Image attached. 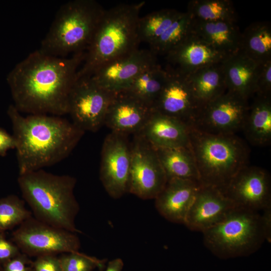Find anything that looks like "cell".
Segmentation results:
<instances>
[{"instance_id":"1","label":"cell","mask_w":271,"mask_h":271,"mask_svg":"<svg viewBox=\"0 0 271 271\" xmlns=\"http://www.w3.org/2000/svg\"><path fill=\"white\" fill-rule=\"evenodd\" d=\"M85 54L59 57L40 50L30 54L7 78L15 107L30 114H68L69 94Z\"/></svg>"},{"instance_id":"2","label":"cell","mask_w":271,"mask_h":271,"mask_svg":"<svg viewBox=\"0 0 271 271\" xmlns=\"http://www.w3.org/2000/svg\"><path fill=\"white\" fill-rule=\"evenodd\" d=\"M7 113L16 142L19 174L55 165L67 158L84 131L59 116H23L11 104Z\"/></svg>"},{"instance_id":"3","label":"cell","mask_w":271,"mask_h":271,"mask_svg":"<svg viewBox=\"0 0 271 271\" xmlns=\"http://www.w3.org/2000/svg\"><path fill=\"white\" fill-rule=\"evenodd\" d=\"M18 183L35 218L73 233L80 232L75 223L79 205L74 194V177L40 169L19 174Z\"/></svg>"},{"instance_id":"4","label":"cell","mask_w":271,"mask_h":271,"mask_svg":"<svg viewBox=\"0 0 271 271\" xmlns=\"http://www.w3.org/2000/svg\"><path fill=\"white\" fill-rule=\"evenodd\" d=\"M144 2L105 10L76 78L91 76L103 65L139 49L140 13Z\"/></svg>"},{"instance_id":"5","label":"cell","mask_w":271,"mask_h":271,"mask_svg":"<svg viewBox=\"0 0 271 271\" xmlns=\"http://www.w3.org/2000/svg\"><path fill=\"white\" fill-rule=\"evenodd\" d=\"M189 136L200 184L223 192L237 173L248 165V147L235 134H211L189 126Z\"/></svg>"},{"instance_id":"6","label":"cell","mask_w":271,"mask_h":271,"mask_svg":"<svg viewBox=\"0 0 271 271\" xmlns=\"http://www.w3.org/2000/svg\"><path fill=\"white\" fill-rule=\"evenodd\" d=\"M105 9L94 0H73L61 7L39 49L53 56L85 52Z\"/></svg>"},{"instance_id":"7","label":"cell","mask_w":271,"mask_h":271,"mask_svg":"<svg viewBox=\"0 0 271 271\" xmlns=\"http://www.w3.org/2000/svg\"><path fill=\"white\" fill-rule=\"evenodd\" d=\"M202 233L205 246L222 259L248 256L266 241L261 215L258 211L237 206Z\"/></svg>"},{"instance_id":"8","label":"cell","mask_w":271,"mask_h":271,"mask_svg":"<svg viewBox=\"0 0 271 271\" xmlns=\"http://www.w3.org/2000/svg\"><path fill=\"white\" fill-rule=\"evenodd\" d=\"M12 241L22 253L31 256L78 252L75 233L42 222L32 216L12 233Z\"/></svg>"},{"instance_id":"9","label":"cell","mask_w":271,"mask_h":271,"mask_svg":"<svg viewBox=\"0 0 271 271\" xmlns=\"http://www.w3.org/2000/svg\"><path fill=\"white\" fill-rule=\"evenodd\" d=\"M114 95L99 85L91 76L76 78L68 100V114L72 122L84 132L97 131L104 124Z\"/></svg>"},{"instance_id":"10","label":"cell","mask_w":271,"mask_h":271,"mask_svg":"<svg viewBox=\"0 0 271 271\" xmlns=\"http://www.w3.org/2000/svg\"><path fill=\"white\" fill-rule=\"evenodd\" d=\"M130 143L128 192L143 199H155L167 182L156 151L139 133Z\"/></svg>"},{"instance_id":"11","label":"cell","mask_w":271,"mask_h":271,"mask_svg":"<svg viewBox=\"0 0 271 271\" xmlns=\"http://www.w3.org/2000/svg\"><path fill=\"white\" fill-rule=\"evenodd\" d=\"M100 179L108 195L118 199L128 192L131 143L128 135L111 131L101 150Z\"/></svg>"},{"instance_id":"12","label":"cell","mask_w":271,"mask_h":271,"mask_svg":"<svg viewBox=\"0 0 271 271\" xmlns=\"http://www.w3.org/2000/svg\"><path fill=\"white\" fill-rule=\"evenodd\" d=\"M249 107L248 100L226 90L203 106L192 126L211 134H235L242 129Z\"/></svg>"},{"instance_id":"13","label":"cell","mask_w":271,"mask_h":271,"mask_svg":"<svg viewBox=\"0 0 271 271\" xmlns=\"http://www.w3.org/2000/svg\"><path fill=\"white\" fill-rule=\"evenodd\" d=\"M223 193L235 206L262 211L271 206L270 176L264 169L247 165L237 173Z\"/></svg>"},{"instance_id":"14","label":"cell","mask_w":271,"mask_h":271,"mask_svg":"<svg viewBox=\"0 0 271 271\" xmlns=\"http://www.w3.org/2000/svg\"><path fill=\"white\" fill-rule=\"evenodd\" d=\"M167 77L153 110L192 126L203 106L192 93L185 75L169 67Z\"/></svg>"},{"instance_id":"15","label":"cell","mask_w":271,"mask_h":271,"mask_svg":"<svg viewBox=\"0 0 271 271\" xmlns=\"http://www.w3.org/2000/svg\"><path fill=\"white\" fill-rule=\"evenodd\" d=\"M157 63L156 55L150 49L139 48L103 65L90 76L101 87L115 93L126 90L143 71Z\"/></svg>"},{"instance_id":"16","label":"cell","mask_w":271,"mask_h":271,"mask_svg":"<svg viewBox=\"0 0 271 271\" xmlns=\"http://www.w3.org/2000/svg\"><path fill=\"white\" fill-rule=\"evenodd\" d=\"M235 207L219 189L201 185L184 224L192 230L203 232L222 221Z\"/></svg>"},{"instance_id":"17","label":"cell","mask_w":271,"mask_h":271,"mask_svg":"<svg viewBox=\"0 0 271 271\" xmlns=\"http://www.w3.org/2000/svg\"><path fill=\"white\" fill-rule=\"evenodd\" d=\"M153 109L125 90L114 93L108 108L104 124L112 132L128 136L139 133Z\"/></svg>"},{"instance_id":"18","label":"cell","mask_w":271,"mask_h":271,"mask_svg":"<svg viewBox=\"0 0 271 271\" xmlns=\"http://www.w3.org/2000/svg\"><path fill=\"white\" fill-rule=\"evenodd\" d=\"M166 55L173 66L170 68L185 75L201 68L221 63L228 57L217 51L192 30Z\"/></svg>"},{"instance_id":"19","label":"cell","mask_w":271,"mask_h":271,"mask_svg":"<svg viewBox=\"0 0 271 271\" xmlns=\"http://www.w3.org/2000/svg\"><path fill=\"white\" fill-rule=\"evenodd\" d=\"M199 182L171 178L155 198L159 213L172 222L184 224L188 211L201 187Z\"/></svg>"},{"instance_id":"20","label":"cell","mask_w":271,"mask_h":271,"mask_svg":"<svg viewBox=\"0 0 271 271\" xmlns=\"http://www.w3.org/2000/svg\"><path fill=\"white\" fill-rule=\"evenodd\" d=\"M142 135L154 148L189 146V126L184 122L153 110Z\"/></svg>"},{"instance_id":"21","label":"cell","mask_w":271,"mask_h":271,"mask_svg":"<svg viewBox=\"0 0 271 271\" xmlns=\"http://www.w3.org/2000/svg\"><path fill=\"white\" fill-rule=\"evenodd\" d=\"M261 64L240 50L222 62L227 90L248 100L255 94Z\"/></svg>"},{"instance_id":"22","label":"cell","mask_w":271,"mask_h":271,"mask_svg":"<svg viewBox=\"0 0 271 271\" xmlns=\"http://www.w3.org/2000/svg\"><path fill=\"white\" fill-rule=\"evenodd\" d=\"M235 23L231 21L206 22L192 19V30L217 51L229 56L237 52L240 48L241 33Z\"/></svg>"},{"instance_id":"23","label":"cell","mask_w":271,"mask_h":271,"mask_svg":"<svg viewBox=\"0 0 271 271\" xmlns=\"http://www.w3.org/2000/svg\"><path fill=\"white\" fill-rule=\"evenodd\" d=\"M185 76L194 96L203 106L227 90L222 62L201 68Z\"/></svg>"},{"instance_id":"24","label":"cell","mask_w":271,"mask_h":271,"mask_svg":"<svg viewBox=\"0 0 271 271\" xmlns=\"http://www.w3.org/2000/svg\"><path fill=\"white\" fill-rule=\"evenodd\" d=\"M242 129L252 145L265 146L271 142V97L256 96L249 106Z\"/></svg>"},{"instance_id":"25","label":"cell","mask_w":271,"mask_h":271,"mask_svg":"<svg viewBox=\"0 0 271 271\" xmlns=\"http://www.w3.org/2000/svg\"><path fill=\"white\" fill-rule=\"evenodd\" d=\"M155 149L167 180L179 178L199 182L197 166L190 146Z\"/></svg>"},{"instance_id":"26","label":"cell","mask_w":271,"mask_h":271,"mask_svg":"<svg viewBox=\"0 0 271 271\" xmlns=\"http://www.w3.org/2000/svg\"><path fill=\"white\" fill-rule=\"evenodd\" d=\"M256 63L271 61V26L268 22L251 24L241 33L240 50Z\"/></svg>"},{"instance_id":"27","label":"cell","mask_w":271,"mask_h":271,"mask_svg":"<svg viewBox=\"0 0 271 271\" xmlns=\"http://www.w3.org/2000/svg\"><path fill=\"white\" fill-rule=\"evenodd\" d=\"M167 75V69H163L157 63L143 71L126 90L153 109L165 83Z\"/></svg>"},{"instance_id":"28","label":"cell","mask_w":271,"mask_h":271,"mask_svg":"<svg viewBox=\"0 0 271 271\" xmlns=\"http://www.w3.org/2000/svg\"><path fill=\"white\" fill-rule=\"evenodd\" d=\"M186 12L196 21L236 22L235 10L229 0H192Z\"/></svg>"},{"instance_id":"29","label":"cell","mask_w":271,"mask_h":271,"mask_svg":"<svg viewBox=\"0 0 271 271\" xmlns=\"http://www.w3.org/2000/svg\"><path fill=\"white\" fill-rule=\"evenodd\" d=\"M176 10L165 9L140 17L138 35L140 42L151 45L182 14Z\"/></svg>"},{"instance_id":"30","label":"cell","mask_w":271,"mask_h":271,"mask_svg":"<svg viewBox=\"0 0 271 271\" xmlns=\"http://www.w3.org/2000/svg\"><path fill=\"white\" fill-rule=\"evenodd\" d=\"M192 19L187 12L183 13L155 41L150 45L156 55H166L181 42L192 31Z\"/></svg>"},{"instance_id":"31","label":"cell","mask_w":271,"mask_h":271,"mask_svg":"<svg viewBox=\"0 0 271 271\" xmlns=\"http://www.w3.org/2000/svg\"><path fill=\"white\" fill-rule=\"evenodd\" d=\"M32 216L25 201L15 195L0 199V233L19 226Z\"/></svg>"},{"instance_id":"32","label":"cell","mask_w":271,"mask_h":271,"mask_svg":"<svg viewBox=\"0 0 271 271\" xmlns=\"http://www.w3.org/2000/svg\"><path fill=\"white\" fill-rule=\"evenodd\" d=\"M59 259L62 271H92L97 266L102 267L104 262L79 251L64 254Z\"/></svg>"},{"instance_id":"33","label":"cell","mask_w":271,"mask_h":271,"mask_svg":"<svg viewBox=\"0 0 271 271\" xmlns=\"http://www.w3.org/2000/svg\"><path fill=\"white\" fill-rule=\"evenodd\" d=\"M255 94L256 96L271 97V61L261 64Z\"/></svg>"},{"instance_id":"34","label":"cell","mask_w":271,"mask_h":271,"mask_svg":"<svg viewBox=\"0 0 271 271\" xmlns=\"http://www.w3.org/2000/svg\"><path fill=\"white\" fill-rule=\"evenodd\" d=\"M33 266V271H62L60 259L55 254L38 256Z\"/></svg>"},{"instance_id":"35","label":"cell","mask_w":271,"mask_h":271,"mask_svg":"<svg viewBox=\"0 0 271 271\" xmlns=\"http://www.w3.org/2000/svg\"><path fill=\"white\" fill-rule=\"evenodd\" d=\"M21 253L18 247L5 237L4 233H0V263L3 264Z\"/></svg>"},{"instance_id":"36","label":"cell","mask_w":271,"mask_h":271,"mask_svg":"<svg viewBox=\"0 0 271 271\" xmlns=\"http://www.w3.org/2000/svg\"><path fill=\"white\" fill-rule=\"evenodd\" d=\"M26 255L20 253L16 257L3 263L4 271H29L26 264Z\"/></svg>"},{"instance_id":"37","label":"cell","mask_w":271,"mask_h":271,"mask_svg":"<svg viewBox=\"0 0 271 271\" xmlns=\"http://www.w3.org/2000/svg\"><path fill=\"white\" fill-rule=\"evenodd\" d=\"M16 147V142L13 136L0 127V156H5L8 150Z\"/></svg>"},{"instance_id":"38","label":"cell","mask_w":271,"mask_h":271,"mask_svg":"<svg viewBox=\"0 0 271 271\" xmlns=\"http://www.w3.org/2000/svg\"><path fill=\"white\" fill-rule=\"evenodd\" d=\"M262 211L261 218L266 241L270 242L271 240V206L265 208Z\"/></svg>"},{"instance_id":"39","label":"cell","mask_w":271,"mask_h":271,"mask_svg":"<svg viewBox=\"0 0 271 271\" xmlns=\"http://www.w3.org/2000/svg\"><path fill=\"white\" fill-rule=\"evenodd\" d=\"M124 264L122 260L117 258L110 261L105 271H121Z\"/></svg>"},{"instance_id":"40","label":"cell","mask_w":271,"mask_h":271,"mask_svg":"<svg viewBox=\"0 0 271 271\" xmlns=\"http://www.w3.org/2000/svg\"><path fill=\"white\" fill-rule=\"evenodd\" d=\"M0 271H4L3 267L2 264L0 263Z\"/></svg>"},{"instance_id":"41","label":"cell","mask_w":271,"mask_h":271,"mask_svg":"<svg viewBox=\"0 0 271 271\" xmlns=\"http://www.w3.org/2000/svg\"><path fill=\"white\" fill-rule=\"evenodd\" d=\"M29 271H33V269L32 270V269H29Z\"/></svg>"}]
</instances>
